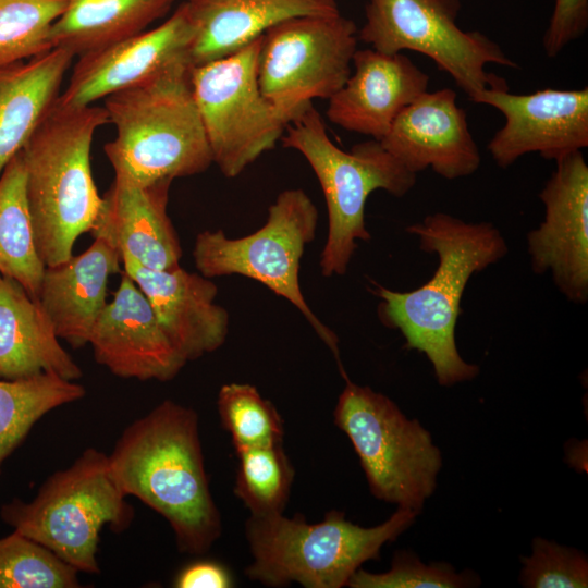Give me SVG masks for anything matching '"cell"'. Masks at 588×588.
<instances>
[{"instance_id": "1", "label": "cell", "mask_w": 588, "mask_h": 588, "mask_svg": "<svg viewBox=\"0 0 588 588\" xmlns=\"http://www.w3.org/2000/svg\"><path fill=\"white\" fill-rule=\"evenodd\" d=\"M406 231L418 238L420 250L437 255L438 267L408 292L375 284L379 318L402 333L407 350L427 356L440 385L470 381L480 368L462 358L455 341L463 294L474 274L507 255V243L491 222H466L445 212L428 215Z\"/></svg>"}, {"instance_id": "2", "label": "cell", "mask_w": 588, "mask_h": 588, "mask_svg": "<svg viewBox=\"0 0 588 588\" xmlns=\"http://www.w3.org/2000/svg\"><path fill=\"white\" fill-rule=\"evenodd\" d=\"M122 492L166 518L181 552L206 553L222 532L204 464L197 413L166 400L127 426L108 455Z\"/></svg>"}, {"instance_id": "3", "label": "cell", "mask_w": 588, "mask_h": 588, "mask_svg": "<svg viewBox=\"0 0 588 588\" xmlns=\"http://www.w3.org/2000/svg\"><path fill=\"white\" fill-rule=\"evenodd\" d=\"M107 123L103 107L57 99L21 150L35 243L46 267L68 260L77 237L97 219L101 196L90 151L96 131Z\"/></svg>"}, {"instance_id": "4", "label": "cell", "mask_w": 588, "mask_h": 588, "mask_svg": "<svg viewBox=\"0 0 588 588\" xmlns=\"http://www.w3.org/2000/svg\"><path fill=\"white\" fill-rule=\"evenodd\" d=\"M191 71L189 61L181 60L103 99L115 128L105 145L114 173L152 184L201 173L213 163Z\"/></svg>"}, {"instance_id": "5", "label": "cell", "mask_w": 588, "mask_h": 588, "mask_svg": "<svg viewBox=\"0 0 588 588\" xmlns=\"http://www.w3.org/2000/svg\"><path fill=\"white\" fill-rule=\"evenodd\" d=\"M419 514L397 507L383 523L362 527L332 510L323 520L309 524L302 514L250 515L245 535L252 563L246 576L267 587L297 583L306 588H341L370 560L380 558L381 549L394 541Z\"/></svg>"}, {"instance_id": "6", "label": "cell", "mask_w": 588, "mask_h": 588, "mask_svg": "<svg viewBox=\"0 0 588 588\" xmlns=\"http://www.w3.org/2000/svg\"><path fill=\"white\" fill-rule=\"evenodd\" d=\"M281 139L284 147L298 151L307 160L324 195L328 235L320 255L321 273L326 278L343 275L357 242L371 238L365 222L369 195L383 189L403 197L416 184L417 174L373 138L355 144L350 151L339 148L330 139L314 105L286 125Z\"/></svg>"}, {"instance_id": "7", "label": "cell", "mask_w": 588, "mask_h": 588, "mask_svg": "<svg viewBox=\"0 0 588 588\" xmlns=\"http://www.w3.org/2000/svg\"><path fill=\"white\" fill-rule=\"evenodd\" d=\"M125 498L108 455L88 448L70 467L53 473L30 502L15 498L3 504L0 517L78 572L99 574L97 552L103 527L120 532L134 518Z\"/></svg>"}, {"instance_id": "8", "label": "cell", "mask_w": 588, "mask_h": 588, "mask_svg": "<svg viewBox=\"0 0 588 588\" xmlns=\"http://www.w3.org/2000/svg\"><path fill=\"white\" fill-rule=\"evenodd\" d=\"M345 381L334 422L350 439L371 494L419 514L437 488L440 449L419 420L407 418L387 395Z\"/></svg>"}, {"instance_id": "9", "label": "cell", "mask_w": 588, "mask_h": 588, "mask_svg": "<svg viewBox=\"0 0 588 588\" xmlns=\"http://www.w3.org/2000/svg\"><path fill=\"white\" fill-rule=\"evenodd\" d=\"M318 211L301 188L281 192L268 209L266 223L256 232L230 238L221 230L197 234L194 262L206 278L240 274L254 279L286 298L306 318L331 350L344 379L339 339L307 305L299 287L298 271L306 245L316 235Z\"/></svg>"}, {"instance_id": "10", "label": "cell", "mask_w": 588, "mask_h": 588, "mask_svg": "<svg viewBox=\"0 0 588 588\" xmlns=\"http://www.w3.org/2000/svg\"><path fill=\"white\" fill-rule=\"evenodd\" d=\"M358 30L341 13L285 20L261 38L257 78L261 94L289 124L315 99H329L345 83Z\"/></svg>"}, {"instance_id": "11", "label": "cell", "mask_w": 588, "mask_h": 588, "mask_svg": "<svg viewBox=\"0 0 588 588\" xmlns=\"http://www.w3.org/2000/svg\"><path fill=\"white\" fill-rule=\"evenodd\" d=\"M460 9L458 0H368L358 40L384 53L412 50L429 57L471 99L503 79L486 65H518L482 33L460 28Z\"/></svg>"}, {"instance_id": "12", "label": "cell", "mask_w": 588, "mask_h": 588, "mask_svg": "<svg viewBox=\"0 0 588 588\" xmlns=\"http://www.w3.org/2000/svg\"><path fill=\"white\" fill-rule=\"evenodd\" d=\"M261 38L191 71L212 162L230 179L272 149L287 125L259 88L257 61Z\"/></svg>"}, {"instance_id": "13", "label": "cell", "mask_w": 588, "mask_h": 588, "mask_svg": "<svg viewBox=\"0 0 588 588\" xmlns=\"http://www.w3.org/2000/svg\"><path fill=\"white\" fill-rule=\"evenodd\" d=\"M498 109L503 126L487 148L493 161L507 168L520 157L537 152L548 160L588 146V88H546L532 94H511L503 78L469 99Z\"/></svg>"}, {"instance_id": "14", "label": "cell", "mask_w": 588, "mask_h": 588, "mask_svg": "<svg viewBox=\"0 0 588 588\" xmlns=\"http://www.w3.org/2000/svg\"><path fill=\"white\" fill-rule=\"evenodd\" d=\"M539 198L544 219L527 233V252L536 274L549 272L571 303L588 301V166L581 151L555 161Z\"/></svg>"}, {"instance_id": "15", "label": "cell", "mask_w": 588, "mask_h": 588, "mask_svg": "<svg viewBox=\"0 0 588 588\" xmlns=\"http://www.w3.org/2000/svg\"><path fill=\"white\" fill-rule=\"evenodd\" d=\"M195 28L186 4L157 27L79 56L58 100L72 107L138 85L181 60H188Z\"/></svg>"}, {"instance_id": "16", "label": "cell", "mask_w": 588, "mask_h": 588, "mask_svg": "<svg viewBox=\"0 0 588 588\" xmlns=\"http://www.w3.org/2000/svg\"><path fill=\"white\" fill-rule=\"evenodd\" d=\"M88 344L99 365L125 379L166 382L187 364L163 332L145 294L124 270L113 299L90 331Z\"/></svg>"}, {"instance_id": "17", "label": "cell", "mask_w": 588, "mask_h": 588, "mask_svg": "<svg viewBox=\"0 0 588 588\" xmlns=\"http://www.w3.org/2000/svg\"><path fill=\"white\" fill-rule=\"evenodd\" d=\"M379 142L415 174L430 168L446 180H456L474 174L481 163L466 112L450 88L418 96Z\"/></svg>"}, {"instance_id": "18", "label": "cell", "mask_w": 588, "mask_h": 588, "mask_svg": "<svg viewBox=\"0 0 588 588\" xmlns=\"http://www.w3.org/2000/svg\"><path fill=\"white\" fill-rule=\"evenodd\" d=\"M353 70L328 99L327 118L338 126L381 140L396 117L428 90L429 75L403 53L357 49Z\"/></svg>"}, {"instance_id": "19", "label": "cell", "mask_w": 588, "mask_h": 588, "mask_svg": "<svg viewBox=\"0 0 588 588\" xmlns=\"http://www.w3.org/2000/svg\"><path fill=\"white\" fill-rule=\"evenodd\" d=\"M171 183L139 184L114 173L89 233L145 268L180 267L182 247L167 212Z\"/></svg>"}, {"instance_id": "20", "label": "cell", "mask_w": 588, "mask_h": 588, "mask_svg": "<svg viewBox=\"0 0 588 588\" xmlns=\"http://www.w3.org/2000/svg\"><path fill=\"white\" fill-rule=\"evenodd\" d=\"M123 270L149 301L163 332L188 363L218 350L226 340L228 311L215 303L217 285L200 273L151 270L122 257Z\"/></svg>"}, {"instance_id": "21", "label": "cell", "mask_w": 588, "mask_h": 588, "mask_svg": "<svg viewBox=\"0 0 588 588\" xmlns=\"http://www.w3.org/2000/svg\"><path fill=\"white\" fill-rule=\"evenodd\" d=\"M121 265L117 249L94 238L84 253L46 267L36 299L59 339L74 348L88 344L90 331L108 303L109 279L121 272Z\"/></svg>"}, {"instance_id": "22", "label": "cell", "mask_w": 588, "mask_h": 588, "mask_svg": "<svg viewBox=\"0 0 588 588\" xmlns=\"http://www.w3.org/2000/svg\"><path fill=\"white\" fill-rule=\"evenodd\" d=\"M195 35L192 68L224 58L297 16L340 13L336 0H184Z\"/></svg>"}, {"instance_id": "23", "label": "cell", "mask_w": 588, "mask_h": 588, "mask_svg": "<svg viewBox=\"0 0 588 588\" xmlns=\"http://www.w3.org/2000/svg\"><path fill=\"white\" fill-rule=\"evenodd\" d=\"M42 373L71 381L83 376L39 302L0 273V378L17 380Z\"/></svg>"}, {"instance_id": "24", "label": "cell", "mask_w": 588, "mask_h": 588, "mask_svg": "<svg viewBox=\"0 0 588 588\" xmlns=\"http://www.w3.org/2000/svg\"><path fill=\"white\" fill-rule=\"evenodd\" d=\"M74 54L62 48L0 64V175L60 95Z\"/></svg>"}, {"instance_id": "25", "label": "cell", "mask_w": 588, "mask_h": 588, "mask_svg": "<svg viewBox=\"0 0 588 588\" xmlns=\"http://www.w3.org/2000/svg\"><path fill=\"white\" fill-rule=\"evenodd\" d=\"M175 0H66L51 28L52 48L74 57L136 35L163 17Z\"/></svg>"}, {"instance_id": "26", "label": "cell", "mask_w": 588, "mask_h": 588, "mask_svg": "<svg viewBox=\"0 0 588 588\" xmlns=\"http://www.w3.org/2000/svg\"><path fill=\"white\" fill-rule=\"evenodd\" d=\"M45 269L35 243L20 151L0 175V273L19 282L36 298Z\"/></svg>"}, {"instance_id": "27", "label": "cell", "mask_w": 588, "mask_h": 588, "mask_svg": "<svg viewBox=\"0 0 588 588\" xmlns=\"http://www.w3.org/2000/svg\"><path fill=\"white\" fill-rule=\"evenodd\" d=\"M85 388L53 373L0 380V474L34 425L52 409L85 395Z\"/></svg>"}, {"instance_id": "28", "label": "cell", "mask_w": 588, "mask_h": 588, "mask_svg": "<svg viewBox=\"0 0 588 588\" xmlns=\"http://www.w3.org/2000/svg\"><path fill=\"white\" fill-rule=\"evenodd\" d=\"M236 455L234 494L250 515L282 514L295 476L282 444L242 449Z\"/></svg>"}, {"instance_id": "29", "label": "cell", "mask_w": 588, "mask_h": 588, "mask_svg": "<svg viewBox=\"0 0 588 588\" xmlns=\"http://www.w3.org/2000/svg\"><path fill=\"white\" fill-rule=\"evenodd\" d=\"M218 413L235 451L283 444L284 426L273 404L248 383H226L219 391Z\"/></svg>"}, {"instance_id": "30", "label": "cell", "mask_w": 588, "mask_h": 588, "mask_svg": "<svg viewBox=\"0 0 588 588\" xmlns=\"http://www.w3.org/2000/svg\"><path fill=\"white\" fill-rule=\"evenodd\" d=\"M66 0H0V64L28 60L50 49V33Z\"/></svg>"}, {"instance_id": "31", "label": "cell", "mask_w": 588, "mask_h": 588, "mask_svg": "<svg viewBox=\"0 0 588 588\" xmlns=\"http://www.w3.org/2000/svg\"><path fill=\"white\" fill-rule=\"evenodd\" d=\"M77 574L51 550L15 530L0 538V588H76Z\"/></svg>"}, {"instance_id": "32", "label": "cell", "mask_w": 588, "mask_h": 588, "mask_svg": "<svg viewBox=\"0 0 588 588\" xmlns=\"http://www.w3.org/2000/svg\"><path fill=\"white\" fill-rule=\"evenodd\" d=\"M480 586V577L473 571L457 573L445 562L424 563L411 550L394 553L391 568L370 573L362 567L350 578L351 588H469Z\"/></svg>"}, {"instance_id": "33", "label": "cell", "mask_w": 588, "mask_h": 588, "mask_svg": "<svg viewBox=\"0 0 588 588\" xmlns=\"http://www.w3.org/2000/svg\"><path fill=\"white\" fill-rule=\"evenodd\" d=\"M520 562L519 581L523 587H588V559L575 548L536 537L531 542V554L522 556Z\"/></svg>"}, {"instance_id": "34", "label": "cell", "mask_w": 588, "mask_h": 588, "mask_svg": "<svg viewBox=\"0 0 588 588\" xmlns=\"http://www.w3.org/2000/svg\"><path fill=\"white\" fill-rule=\"evenodd\" d=\"M588 26V0H555L548 28L543 36V48L549 58H554L566 46L584 35Z\"/></svg>"}, {"instance_id": "35", "label": "cell", "mask_w": 588, "mask_h": 588, "mask_svg": "<svg viewBox=\"0 0 588 588\" xmlns=\"http://www.w3.org/2000/svg\"><path fill=\"white\" fill-rule=\"evenodd\" d=\"M234 576L222 563L212 560H199L187 564L174 578L176 588H232Z\"/></svg>"}]
</instances>
